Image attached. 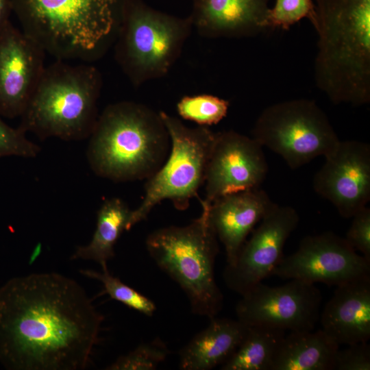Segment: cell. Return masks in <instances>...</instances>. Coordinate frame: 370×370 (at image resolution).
Wrapping results in <instances>:
<instances>
[{
	"label": "cell",
	"instance_id": "obj_1",
	"mask_svg": "<svg viewBox=\"0 0 370 370\" xmlns=\"http://www.w3.org/2000/svg\"><path fill=\"white\" fill-rule=\"evenodd\" d=\"M83 288L56 273L0 287V362L11 370H81L103 321Z\"/></svg>",
	"mask_w": 370,
	"mask_h": 370
},
{
	"label": "cell",
	"instance_id": "obj_2",
	"mask_svg": "<svg viewBox=\"0 0 370 370\" xmlns=\"http://www.w3.org/2000/svg\"><path fill=\"white\" fill-rule=\"evenodd\" d=\"M314 80L335 104L370 103V0H316Z\"/></svg>",
	"mask_w": 370,
	"mask_h": 370
},
{
	"label": "cell",
	"instance_id": "obj_3",
	"mask_svg": "<svg viewBox=\"0 0 370 370\" xmlns=\"http://www.w3.org/2000/svg\"><path fill=\"white\" fill-rule=\"evenodd\" d=\"M88 138L92 171L116 182L147 180L164 162L171 147L159 112L130 101L106 107Z\"/></svg>",
	"mask_w": 370,
	"mask_h": 370
},
{
	"label": "cell",
	"instance_id": "obj_4",
	"mask_svg": "<svg viewBox=\"0 0 370 370\" xmlns=\"http://www.w3.org/2000/svg\"><path fill=\"white\" fill-rule=\"evenodd\" d=\"M123 0H11L22 32L56 60H91L116 29Z\"/></svg>",
	"mask_w": 370,
	"mask_h": 370
},
{
	"label": "cell",
	"instance_id": "obj_5",
	"mask_svg": "<svg viewBox=\"0 0 370 370\" xmlns=\"http://www.w3.org/2000/svg\"><path fill=\"white\" fill-rule=\"evenodd\" d=\"M101 75L94 66L57 60L45 66L18 128L40 139L81 140L97 121Z\"/></svg>",
	"mask_w": 370,
	"mask_h": 370
},
{
	"label": "cell",
	"instance_id": "obj_6",
	"mask_svg": "<svg viewBox=\"0 0 370 370\" xmlns=\"http://www.w3.org/2000/svg\"><path fill=\"white\" fill-rule=\"evenodd\" d=\"M145 244L157 266L185 293L192 312L209 319L216 317L223 304L214 276L219 247L207 214L201 212L184 226L158 229L147 236Z\"/></svg>",
	"mask_w": 370,
	"mask_h": 370
},
{
	"label": "cell",
	"instance_id": "obj_7",
	"mask_svg": "<svg viewBox=\"0 0 370 370\" xmlns=\"http://www.w3.org/2000/svg\"><path fill=\"white\" fill-rule=\"evenodd\" d=\"M193 28L191 18L155 10L143 0H123L115 58L134 86L166 75Z\"/></svg>",
	"mask_w": 370,
	"mask_h": 370
},
{
	"label": "cell",
	"instance_id": "obj_8",
	"mask_svg": "<svg viewBox=\"0 0 370 370\" xmlns=\"http://www.w3.org/2000/svg\"><path fill=\"white\" fill-rule=\"evenodd\" d=\"M159 114L170 138V151L160 168L146 180L144 197L138 207L132 210L127 231L145 220L164 200L171 201L177 210H186L204 184L217 132L206 126L187 127L163 111Z\"/></svg>",
	"mask_w": 370,
	"mask_h": 370
},
{
	"label": "cell",
	"instance_id": "obj_9",
	"mask_svg": "<svg viewBox=\"0 0 370 370\" xmlns=\"http://www.w3.org/2000/svg\"><path fill=\"white\" fill-rule=\"evenodd\" d=\"M252 137L280 156L292 169L325 156L340 140L325 112L313 100L272 104L258 116Z\"/></svg>",
	"mask_w": 370,
	"mask_h": 370
},
{
	"label": "cell",
	"instance_id": "obj_10",
	"mask_svg": "<svg viewBox=\"0 0 370 370\" xmlns=\"http://www.w3.org/2000/svg\"><path fill=\"white\" fill-rule=\"evenodd\" d=\"M321 300L314 284L290 280L271 286L262 282L241 295L235 311L237 319L247 326L310 331L319 319Z\"/></svg>",
	"mask_w": 370,
	"mask_h": 370
},
{
	"label": "cell",
	"instance_id": "obj_11",
	"mask_svg": "<svg viewBox=\"0 0 370 370\" xmlns=\"http://www.w3.org/2000/svg\"><path fill=\"white\" fill-rule=\"evenodd\" d=\"M370 275V262L332 232L304 238L293 254L283 256L271 275L338 286Z\"/></svg>",
	"mask_w": 370,
	"mask_h": 370
},
{
	"label": "cell",
	"instance_id": "obj_12",
	"mask_svg": "<svg viewBox=\"0 0 370 370\" xmlns=\"http://www.w3.org/2000/svg\"><path fill=\"white\" fill-rule=\"evenodd\" d=\"M262 146L253 137L234 130L217 132L205 177L203 212L226 195L258 188L266 177L268 164Z\"/></svg>",
	"mask_w": 370,
	"mask_h": 370
},
{
	"label": "cell",
	"instance_id": "obj_13",
	"mask_svg": "<svg viewBox=\"0 0 370 370\" xmlns=\"http://www.w3.org/2000/svg\"><path fill=\"white\" fill-rule=\"evenodd\" d=\"M299 220L294 208L275 204L245 241L234 262L225 266L223 277L226 286L241 295L271 275Z\"/></svg>",
	"mask_w": 370,
	"mask_h": 370
},
{
	"label": "cell",
	"instance_id": "obj_14",
	"mask_svg": "<svg viewBox=\"0 0 370 370\" xmlns=\"http://www.w3.org/2000/svg\"><path fill=\"white\" fill-rule=\"evenodd\" d=\"M324 158L325 163L314 176L313 188L341 216L352 218L370 201V145L340 140Z\"/></svg>",
	"mask_w": 370,
	"mask_h": 370
},
{
	"label": "cell",
	"instance_id": "obj_15",
	"mask_svg": "<svg viewBox=\"0 0 370 370\" xmlns=\"http://www.w3.org/2000/svg\"><path fill=\"white\" fill-rule=\"evenodd\" d=\"M45 51L11 22L0 33V116H21L45 67Z\"/></svg>",
	"mask_w": 370,
	"mask_h": 370
},
{
	"label": "cell",
	"instance_id": "obj_16",
	"mask_svg": "<svg viewBox=\"0 0 370 370\" xmlns=\"http://www.w3.org/2000/svg\"><path fill=\"white\" fill-rule=\"evenodd\" d=\"M274 204L258 188L224 195L210 205L205 213L225 248L226 265L234 262L247 236Z\"/></svg>",
	"mask_w": 370,
	"mask_h": 370
},
{
	"label": "cell",
	"instance_id": "obj_17",
	"mask_svg": "<svg viewBox=\"0 0 370 370\" xmlns=\"http://www.w3.org/2000/svg\"><path fill=\"white\" fill-rule=\"evenodd\" d=\"M193 26L203 37L240 38L268 30L270 0H192Z\"/></svg>",
	"mask_w": 370,
	"mask_h": 370
},
{
	"label": "cell",
	"instance_id": "obj_18",
	"mask_svg": "<svg viewBox=\"0 0 370 370\" xmlns=\"http://www.w3.org/2000/svg\"><path fill=\"white\" fill-rule=\"evenodd\" d=\"M321 330L338 345L370 338V275L336 289L320 314Z\"/></svg>",
	"mask_w": 370,
	"mask_h": 370
},
{
	"label": "cell",
	"instance_id": "obj_19",
	"mask_svg": "<svg viewBox=\"0 0 370 370\" xmlns=\"http://www.w3.org/2000/svg\"><path fill=\"white\" fill-rule=\"evenodd\" d=\"M210 320L180 351V369L210 370L221 365L234 352L248 328L238 319L214 317Z\"/></svg>",
	"mask_w": 370,
	"mask_h": 370
},
{
	"label": "cell",
	"instance_id": "obj_20",
	"mask_svg": "<svg viewBox=\"0 0 370 370\" xmlns=\"http://www.w3.org/2000/svg\"><path fill=\"white\" fill-rule=\"evenodd\" d=\"M339 348L321 329L289 332L278 347L271 370H334Z\"/></svg>",
	"mask_w": 370,
	"mask_h": 370
},
{
	"label": "cell",
	"instance_id": "obj_21",
	"mask_svg": "<svg viewBox=\"0 0 370 370\" xmlns=\"http://www.w3.org/2000/svg\"><path fill=\"white\" fill-rule=\"evenodd\" d=\"M132 210L122 199L113 197L103 202L97 211V225L90 242L77 247L71 259L93 260L102 269L114 256V246L123 231H127Z\"/></svg>",
	"mask_w": 370,
	"mask_h": 370
},
{
	"label": "cell",
	"instance_id": "obj_22",
	"mask_svg": "<svg viewBox=\"0 0 370 370\" xmlns=\"http://www.w3.org/2000/svg\"><path fill=\"white\" fill-rule=\"evenodd\" d=\"M285 332L264 326H248L222 370H271L272 361Z\"/></svg>",
	"mask_w": 370,
	"mask_h": 370
},
{
	"label": "cell",
	"instance_id": "obj_23",
	"mask_svg": "<svg viewBox=\"0 0 370 370\" xmlns=\"http://www.w3.org/2000/svg\"><path fill=\"white\" fill-rule=\"evenodd\" d=\"M229 107L227 100L208 94L184 96L176 106L177 113L182 119L206 127L222 121Z\"/></svg>",
	"mask_w": 370,
	"mask_h": 370
},
{
	"label": "cell",
	"instance_id": "obj_24",
	"mask_svg": "<svg viewBox=\"0 0 370 370\" xmlns=\"http://www.w3.org/2000/svg\"><path fill=\"white\" fill-rule=\"evenodd\" d=\"M80 272L89 278L101 282L104 292L112 299L146 316L153 315L156 306L153 301L113 276L108 268L103 269L101 272L92 270H81Z\"/></svg>",
	"mask_w": 370,
	"mask_h": 370
},
{
	"label": "cell",
	"instance_id": "obj_25",
	"mask_svg": "<svg viewBox=\"0 0 370 370\" xmlns=\"http://www.w3.org/2000/svg\"><path fill=\"white\" fill-rule=\"evenodd\" d=\"M169 354L166 344L157 338L142 343L108 366V370H153L165 360Z\"/></svg>",
	"mask_w": 370,
	"mask_h": 370
},
{
	"label": "cell",
	"instance_id": "obj_26",
	"mask_svg": "<svg viewBox=\"0 0 370 370\" xmlns=\"http://www.w3.org/2000/svg\"><path fill=\"white\" fill-rule=\"evenodd\" d=\"M305 18L314 27L317 15L315 4L312 0H275L274 6L268 10L266 26L268 29L288 30Z\"/></svg>",
	"mask_w": 370,
	"mask_h": 370
},
{
	"label": "cell",
	"instance_id": "obj_27",
	"mask_svg": "<svg viewBox=\"0 0 370 370\" xmlns=\"http://www.w3.org/2000/svg\"><path fill=\"white\" fill-rule=\"evenodd\" d=\"M0 116V158L6 156L35 158L40 151V147L29 140L18 127L7 125Z\"/></svg>",
	"mask_w": 370,
	"mask_h": 370
},
{
	"label": "cell",
	"instance_id": "obj_28",
	"mask_svg": "<svg viewBox=\"0 0 370 370\" xmlns=\"http://www.w3.org/2000/svg\"><path fill=\"white\" fill-rule=\"evenodd\" d=\"M345 240L356 251L370 262V208L367 206L352 217Z\"/></svg>",
	"mask_w": 370,
	"mask_h": 370
},
{
	"label": "cell",
	"instance_id": "obj_29",
	"mask_svg": "<svg viewBox=\"0 0 370 370\" xmlns=\"http://www.w3.org/2000/svg\"><path fill=\"white\" fill-rule=\"evenodd\" d=\"M338 349L334 370H369L370 345L361 342Z\"/></svg>",
	"mask_w": 370,
	"mask_h": 370
},
{
	"label": "cell",
	"instance_id": "obj_30",
	"mask_svg": "<svg viewBox=\"0 0 370 370\" xmlns=\"http://www.w3.org/2000/svg\"><path fill=\"white\" fill-rule=\"evenodd\" d=\"M12 12L11 0H0V33L10 23Z\"/></svg>",
	"mask_w": 370,
	"mask_h": 370
}]
</instances>
